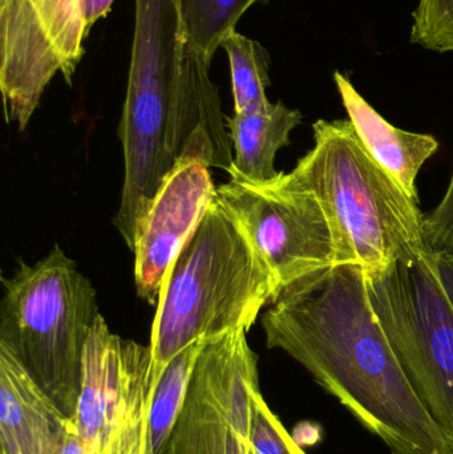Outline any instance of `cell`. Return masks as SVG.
Returning <instances> with one entry per match:
<instances>
[{
  "mask_svg": "<svg viewBox=\"0 0 453 454\" xmlns=\"http://www.w3.org/2000/svg\"><path fill=\"white\" fill-rule=\"evenodd\" d=\"M269 348L300 363L393 454H453L410 386L358 264H338L285 288L262 315Z\"/></svg>",
  "mask_w": 453,
  "mask_h": 454,
  "instance_id": "1",
  "label": "cell"
},
{
  "mask_svg": "<svg viewBox=\"0 0 453 454\" xmlns=\"http://www.w3.org/2000/svg\"><path fill=\"white\" fill-rule=\"evenodd\" d=\"M127 96L119 125L125 176L116 218L137 226L181 159H209L225 129L210 67L185 40L180 0H135Z\"/></svg>",
  "mask_w": 453,
  "mask_h": 454,
  "instance_id": "2",
  "label": "cell"
},
{
  "mask_svg": "<svg viewBox=\"0 0 453 454\" xmlns=\"http://www.w3.org/2000/svg\"><path fill=\"white\" fill-rule=\"evenodd\" d=\"M314 146L287 173L326 215L334 266L380 271L426 253L419 201L362 145L350 120H318Z\"/></svg>",
  "mask_w": 453,
  "mask_h": 454,
  "instance_id": "3",
  "label": "cell"
},
{
  "mask_svg": "<svg viewBox=\"0 0 453 454\" xmlns=\"http://www.w3.org/2000/svg\"><path fill=\"white\" fill-rule=\"evenodd\" d=\"M277 296L249 235L215 200L165 275L149 343L154 371L194 341L249 331Z\"/></svg>",
  "mask_w": 453,
  "mask_h": 454,
  "instance_id": "4",
  "label": "cell"
},
{
  "mask_svg": "<svg viewBox=\"0 0 453 454\" xmlns=\"http://www.w3.org/2000/svg\"><path fill=\"white\" fill-rule=\"evenodd\" d=\"M3 287L0 346L72 418L85 344L100 315L95 287L59 246L32 266L20 262Z\"/></svg>",
  "mask_w": 453,
  "mask_h": 454,
  "instance_id": "5",
  "label": "cell"
},
{
  "mask_svg": "<svg viewBox=\"0 0 453 454\" xmlns=\"http://www.w3.org/2000/svg\"><path fill=\"white\" fill-rule=\"evenodd\" d=\"M364 275L372 312L453 453V303L435 255L426 251Z\"/></svg>",
  "mask_w": 453,
  "mask_h": 454,
  "instance_id": "6",
  "label": "cell"
},
{
  "mask_svg": "<svg viewBox=\"0 0 453 454\" xmlns=\"http://www.w3.org/2000/svg\"><path fill=\"white\" fill-rule=\"evenodd\" d=\"M160 378L151 347L111 333L98 315L85 344L72 416L90 454H161L152 421Z\"/></svg>",
  "mask_w": 453,
  "mask_h": 454,
  "instance_id": "7",
  "label": "cell"
},
{
  "mask_svg": "<svg viewBox=\"0 0 453 454\" xmlns=\"http://www.w3.org/2000/svg\"><path fill=\"white\" fill-rule=\"evenodd\" d=\"M246 333L205 340L162 454H252L253 403L261 387Z\"/></svg>",
  "mask_w": 453,
  "mask_h": 454,
  "instance_id": "8",
  "label": "cell"
},
{
  "mask_svg": "<svg viewBox=\"0 0 453 454\" xmlns=\"http://www.w3.org/2000/svg\"><path fill=\"white\" fill-rule=\"evenodd\" d=\"M87 37L80 0H0V90L7 124L26 129L56 74L72 84Z\"/></svg>",
  "mask_w": 453,
  "mask_h": 454,
  "instance_id": "9",
  "label": "cell"
},
{
  "mask_svg": "<svg viewBox=\"0 0 453 454\" xmlns=\"http://www.w3.org/2000/svg\"><path fill=\"white\" fill-rule=\"evenodd\" d=\"M215 200L249 235L273 275L278 295L298 280L334 266L324 210L287 173L263 185L230 180L218 186Z\"/></svg>",
  "mask_w": 453,
  "mask_h": 454,
  "instance_id": "10",
  "label": "cell"
},
{
  "mask_svg": "<svg viewBox=\"0 0 453 454\" xmlns=\"http://www.w3.org/2000/svg\"><path fill=\"white\" fill-rule=\"evenodd\" d=\"M215 197L209 167L199 160L181 159L167 176L136 235L138 298L157 306L168 270Z\"/></svg>",
  "mask_w": 453,
  "mask_h": 454,
  "instance_id": "11",
  "label": "cell"
},
{
  "mask_svg": "<svg viewBox=\"0 0 453 454\" xmlns=\"http://www.w3.org/2000/svg\"><path fill=\"white\" fill-rule=\"evenodd\" d=\"M66 416L0 346V454H60Z\"/></svg>",
  "mask_w": 453,
  "mask_h": 454,
  "instance_id": "12",
  "label": "cell"
},
{
  "mask_svg": "<svg viewBox=\"0 0 453 454\" xmlns=\"http://www.w3.org/2000/svg\"><path fill=\"white\" fill-rule=\"evenodd\" d=\"M334 82L362 145L407 196L419 201L417 178L423 165L438 152L439 141L433 135L407 132L391 125L342 72L335 71Z\"/></svg>",
  "mask_w": 453,
  "mask_h": 454,
  "instance_id": "13",
  "label": "cell"
},
{
  "mask_svg": "<svg viewBox=\"0 0 453 454\" xmlns=\"http://www.w3.org/2000/svg\"><path fill=\"white\" fill-rule=\"evenodd\" d=\"M301 122L302 114L281 101L253 111L234 112L228 117L233 144L231 180L250 185L276 181L282 175L276 169L277 153L290 145V135Z\"/></svg>",
  "mask_w": 453,
  "mask_h": 454,
  "instance_id": "14",
  "label": "cell"
},
{
  "mask_svg": "<svg viewBox=\"0 0 453 454\" xmlns=\"http://www.w3.org/2000/svg\"><path fill=\"white\" fill-rule=\"evenodd\" d=\"M268 0H180L184 34L189 47L212 64L223 37L236 31L242 16Z\"/></svg>",
  "mask_w": 453,
  "mask_h": 454,
  "instance_id": "15",
  "label": "cell"
},
{
  "mask_svg": "<svg viewBox=\"0 0 453 454\" xmlns=\"http://www.w3.org/2000/svg\"><path fill=\"white\" fill-rule=\"evenodd\" d=\"M230 66L234 112L253 111L270 104L266 90L270 85V55L257 40L233 31L223 37Z\"/></svg>",
  "mask_w": 453,
  "mask_h": 454,
  "instance_id": "16",
  "label": "cell"
},
{
  "mask_svg": "<svg viewBox=\"0 0 453 454\" xmlns=\"http://www.w3.org/2000/svg\"><path fill=\"white\" fill-rule=\"evenodd\" d=\"M410 40L433 52H453V0H419Z\"/></svg>",
  "mask_w": 453,
  "mask_h": 454,
  "instance_id": "17",
  "label": "cell"
},
{
  "mask_svg": "<svg viewBox=\"0 0 453 454\" xmlns=\"http://www.w3.org/2000/svg\"><path fill=\"white\" fill-rule=\"evenodd\" d=\"M252 454H306L258 392L253 403Z\"/></svg>",
  "mask_w": 453,
  "mask_h": 454,
  "instance_id": "18",
  "label": "cell"
},
{
  "mask_svg": "<svg viewBox=\"0 0 453 454\" xmlns=\"http://www.w3.org/2000/svg\"><path fill=\"white\" fill-rule=\"evenodd\" d=\"M423 240L430 253L453 255V170L443 200L423 215Z\"/></svg>",
  "mask_w": 453,
  "mask_h": 454,
  "instance_id": "19",
  "label": "cell"
},
{
  "mask_svg": "<svg viewBox=\"0 0 453 454\" xmlns=\"http://www.w3.org/2000/svg\"><path fill=\"white\" fill-rule=\"evenodd\" d=\"M114 0H80L85 29L90 35L92 27L111 12Z\"/></svg>",
  "mask_w": 453,
  "mask_h": 454,
  "instance_id": "20",
  "label": "cell"
},
{
  "mask_svg": "<svg viewBox=\"0 0 453 454\" xmlns=\"http://www.w3.org/2000/svg\"><path fill=\"white\" fill-rule=\"evenodd\" d=\"M60 454H90L74 418H66V432Z\"/></svg>",
  "mask_w": 453,
  "mask_h": 454,
  "instance_id": "21",
  "label": "cell"
},
{
  "mask_svg": "<svg viewBox=\"0 0 453 454\" xmlns=\"http://www.w3.org/2000/svg\"><path fill=\"white\" fill-rule=\"evenodd\" d=\"M435 259L441 282H443L453 303V255L439 254V255H435Z\"/></svg>",
  "mask_w": 453,
  "mask_h": 454,
  "instance_id": "22",
  "label": "cell"
}]
</instances>
